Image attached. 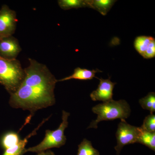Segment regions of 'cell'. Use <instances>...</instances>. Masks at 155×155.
<instances>
[{"label": "cell", "mask_w": 155, "mask_h": 155, "mask_svg": "<svg viewBox=\"0 0 155 155\" xmlns=\"http://www.w3.org/2000/svg\"><path fill=\"white\" fill-rule=\"evenodd\" d=\"M24 69L25 76L16 91L11 95L9 104L12 107L30 111L54 105V91L58 80L47 67L35 60L29 59Z\"/></svg>", "instance_id": "cell-1"}, {"label": "cell", "mask_w": 155, "mask_h": 155, "mask_svg": "<svg viewBox=\"0 0 155 155\" xmlns=\"http://www.w3.org/2000/svg\"><path fill=\"white\" fill-rule=\"evenodd\" d=\"M92 111L97 115V117L95 120L91 122L87 128L96 129L97 128L98 124L101 121L127 119L131 112L130 106L124 100H113L98 104L92 108Z\"/></svg>", "instance_id": "cell-2"}, {"label": "cell", "mask_w": 155, "mask_h": 155, "mask_svg": "<svg viewBox=\"0 0 155 155\" xmlns=\"http://www.w3.org/2000/svg\"><path fill=\"white\" fill-rule=\"evenodd\" d=\"M24 76V69L18 60L0 57V84L10 94L16 91Z\"/></svg>", "instance_id": "cell-3"}, {"label": "cell", "mask_w": 155, "mask_h": 155, "mask_svg": "<svg viewBox=\"0 0 155 155\" xmlns=\"http://www.w3.org/2000/svg\"><path fill=\"white\" fill-rule=\"evenodd\" d=\"M70 114L63 110L62 122L58 129L54 130H47L43 140L35 146L25 149V153H38L47 150L52 148H59L66 143L67 138L64 135V131L68 126V119Z\"/></svg>", "instance_id": "cell-4"}, {"label": "cell", "mask_w": 155, "mask_h": 155, "mask_svg": "<svg viewBox=\"0 0 155 155\" xmlns=\"http://www.w3.org/2000/svg\"><path fill=\"white\" fill-rule=\"evenodd\" d=\"M140 127L128 124L125 119H121L116 132L117 145L115 147L116 154L119 155L123 147L138 143Z\"/></svg>", "instance_id": "cell-5"}, {"label": "cell", "mask_w": 155, "mask_h": 155, "mask_svg": "<svg viewBox=\"0 0 155 155\" xmlns=\"http://www.w3.org/2000/svg\"><path fill=\"white\" fill-rule=\"evenodd\" d=\"M17 14L7 5L0 9V39L12 36L16 30Z\"/></svg>", "instance_id": "cell-6"}, {"label": "cell", "mask_w": 155, "mask_h": 155, "mask_svg": "<svg viewBox=\"0 0 155 155\" xmlns=\"http://www.w3.org/2000/svg\"><path fill=\"white\" fill-rule=\"evenodd\" d=\"M98 79L100 80V83L97 88L91 94V100L94 101H101L103 102L113 100V90L116 83L112 82L110 78Z\"/></svg>", "instance_id": "cell-7"}, {"label": "cell", "mask_w": 155, "mask_h": 155, "mask_svg": "<svg viewBox=\"0 0 155 155\" xmlns=\"http://www.w3.org/2000/svg\"><path fill=\"white\" fill-rule=\"evenodd\" d=\"M21 51L17 39L12 36L0 39V57L5 59H16Z\"/></svg>", "instance_id": "cell-8"}, {"label": "cell", "mask_w": 155, "mask_h": 155, "mask_svg": "<svg viewBox=\"0 0 155 155\" xmlns=\"http://www.w3.org/2000/svg\"><path fill=\"white\" fill-rule=\"evenodd\" d=\"M98 72H101V71L98 69L89 70L77 67L74 69V72L72 75L58 81H63L72 79L80 80H91L94 78L95 77L96 73Z\"/></svg>", "instance_id": "cell-9"}, {"label": "cell", "mask_w": 155, "mask_h": 155, "mask_svg": "<svg viewBox=\"0 0 155 155\" xmlns=\"http://www.w3.org/2000/svg\"><path fill=\"white\" fill-rule=\"evenodd\" d=\"M116 2L115 0H87L88 8L98 11L103 16L107 15Z\"/></svg>", "instance_id": "cell-10"}, {"label": "cell", "mask_w": 155, "mask_h": 155, "mask_svg": "<svg viewBox=\"0 0 155 155\" xmlns=\"http://www.w3.org/2000/svg\"><path fill=\"white\" fill-rule=\"evenodd\" d=\"M48 119V118L44 120L43 122L40 124L39 126L37 127L36 129H35V130L32 131V133L30 134L28 136L24 138V139L22 140H20L18 143L16 145L5 150V152L3 153V155H17L20 154L22 153H24L25 154V147L27 144V142H28V138H30L32 136L35 135L36 134L37 130H38L40 127Z\"/></svg>", "instance_id": "cell-11"}, {"label": "cell", "mask_w": 155, "mask_h": 155, "mask_svg": "<svg viewBox=\"0 0 155 155\" xmlns=\"http://www.w3.org/2000/svg\"><path fill=\"white\" fill-rule=\"evenodd\" d=\"M138 143L144 145L150 149L155 151V132H149L140 127Z\"/></svg>", "instance_id": "cell-12"}, {"label": "cell", "mask_w": 155, "mask_h": 155, "mask_svg": "<svg viewBox=\"0 0 155 155\" xmlns=\"http://www.w3.org/2000/svg\"><path fill=\"white\" fill-rule=\"evenodd\" d=\"M155 38L151 36H140L135 38L134 46L136 50L142 56L144 55Z\"/></svg>", "instance_id": "cell-13"}, {"label": "cell", "mask_w": 155, "mask_h": 155, "mask_svg": "<svg viewBox=\"0 0 155 155\" xmlns=\"http://www.w3.org/2000/svg\"><path fill=\"white\" fill-rule=\"evenodd\" d=\"M20 140L18 134L16 132H8L1 138L0 144L3 149L6 150L16 145Z\"/></svg>", "instance_id": "cell-14"}, {"label": "cell", "mask_w": 155, "mask_h": 155, "mask_svg": "<svg viewBox=\"0 0 155 155\" xmlns=\"http://www.w3.org/2000/svg\"><path fill=\"white\" fill-rule=\"evenodd\" d=\"M58 4L64 10L88 8L87 0H59Z\"/></svg>", "instance_id": "cell-15"}, {"label": "cell", "mask_w": 155, "mask_h": 155, "mask_svg": "<svg viewBox=\"0 0 155 155\" xmlns=\"http://www.w3.org/2000/svg\"><path fill=\"white\" fill-rule=\"evenodd\" d=\"M77 155H100V153L94 148L91 142L84 139L78 145Z\"/></svg>", "instance_id": "cell-16"}, {"label": "cell", "mask_w": 155, "mask_h": 155, "mask_svg": "<svg viewBox=\"0 0 155 155\" xmlns=\"http://www.w3.org/2000/svg\"><path fill=\"white\" fill-rule=\"evenodd\" d=\"M139 102L143 109L148 110L150 111L151 114H153L155 111V93H149L146 96L140 99Z\"/></svg>", "instance_id": "cell-17"}, {"label": "cell", "mask_w": 155, "mask_h": 155, "mask_svg": "<svg viewBox=\"0 0 155 155\" xmlns=\"http://www.w3.org/2000/svg\"><path fill=\"white\" fill-rule=\"evenodd\" d=\"M141 128L143 130L150 132H155V116L154 114H150L146 116L143 120Z\"/></svg>", "instance_id": "cell-18"}, {"label": "cell", "mask_w": 155, "mask_h": 155, "mask_svg": "<svg viewBox=\"0 0 155 155\" xmlns=\"http://www.w3.org/2000/svg\"><path fill=\"white\" fill-rule=\"evenodd\" d=\"M155 56V39L153 40L150 45L149 48L142 56L145 59H150Z\"/></svg>", "instance_id": "cell-19"}, {"label": "cell", "mask_w": 155, "mask_h": 155, "mask_svg": "<svg viewBox=\"0 0 155 155\" xmlns=\"http://www.w3.org/2000/svg\"><path fill=\"white\" fill-rule=\"evenodd\" d=\"M36 155H55V154L52 151L47 150L45 151L37 153V154Z\"/></svg>", "instance_id": "cell-20"}, {"label": "cell", "mask_w": 155, "mask_h": 155, "mask_svg": "<svg viewBox=\"0 0 155 155\" xmlns=\"http://www.w3.org/2000/svg\"><path fill=\"white\" fill-rule=\"evenodd\" d=\"M24 153H22L20 154L17 155H23L24 154Z\"/></svg>", "instance_id": "cell-21"}]
</instances>
